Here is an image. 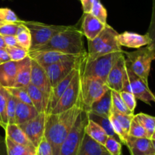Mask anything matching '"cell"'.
<instances>
[{
  "label": "cell",
  "mask_w": 155,
  "mask_h": 155,
  "mask_svg": "<svg viewBox=\"0 0 155 155\" xmlns=\"http://www.w3.org/2000/svg\"><path fill=\"white\" fill-rule=\"evenodd\" d=\"M5 137L8 138L14 142L19 144L27 146V147L35 148L30 140L25 135L24 131L17 124H8L5 128ZM36 149V148H35Z\"/></svg>",
  "instance_id": "25"
},
{
  "label": "cell",
  "mask_w": 155,
  "mask_h": 155,
  "mask_svg": "<svg viewBox=\"0 0 155 155\" xmlns=\"http://www.w3.org/2000/svg\"><path fill=\"white\" fill-rule=\"evenodd\" d=\"M39 112L32 105L27 104L20 100H17L16 109H15V119L16 124L21 125L32 119Z\"/></svg>",
  "instance_id": "24"
},
{
  "label": "cell",
  "mask_w": 155,
  "mask_h": 155,
  "mask_svg": "<svg viewBox=\"0 0 155 155\" xmlns=\"http://www.w3.org/2000/svg\"><path fill=\"white\" fill-rule=\"evenodd\" d=\"M128 135L130 136L134 137V138H148L146 131L144 129L143 126L141 125V123L139 122L135 115L132 119L131 123H130Z\"/></svg>",
  "instance_id": "34"
},
{
  "label": "cell",
  "mask_w": 155,
  "mask_h": 155,
  "mask_svg": "<svg viewBox=\"0 0 155 155\" xmlns=\"http://www.w3.org/2000/svg\"><path fill=\"white\" fill-rule=\"evenodd\" d=\"M88 120L87 112L83 107V110L77 116L72 129L61 144L59 155H78Z\"/></svg>",
  "instance_id": "6"
},
{
  "label": "cell",
  "mask_w": 155,
  "mask_h": 155,
  "mask_svg": "<svg viewBox=\"0 0 155 155\" xmlns=\"http://www.w3.org/2000/svg\"><path fill=\"white\" fill-rule=\"evenodd\" d=\"M31 58L29 56L18 62L16 82L14 88H24L30 83Z\"/></svg>",
  "instance_id": "23"
},
{
  "label": "cell",
  "mask_w": 155,
  "mask_h": 155,
  "mask_svg": "<svg viewBox=\"0 0 155 155\" xmlns=\"http://www.w3.org/2000/svg\"><path fill=\"white\" fill-rule=\"evenodd\" d=\"M0 155H7L5 145V138L0 135Z\"/></svg>",
  "instance_id": "49"
},
{
  "label": "cell",
  "mask_w": 155,
  "mask_h": 155,
  "mask_svg": "<svg viewBox=\"0 0 155 155\" xmlns=\"http://www.w3.org/2000/svg\"><path fill=\"white\" fill-rule=\"evenodd\" d=\"M22 23L30 30L31 46L29 51L34 50L48 43L54 35L68 29L70 26L47 25L36 21H25Z\"/></svg>",
  "instance_id": "7"
},
{
  "label": "cell",
  "mask_w": 155,
  "mask_h": 155,
  "mask_svg": "<svg viewBox=\"0 0 155 155\" xmlns=\"http://www.w3.org/2000/svg\"><path fill=\"white\" fill-rule=\"evenodd\" d=\"M78 155H110L104 145L85 133Z\"/></svg>",
  "instance_id": "22"
},
{
  "label": "cell",
  "mask_w": 155,
  "mask_h": 155,
  "mask_svg": "<svg viewBox=\"0 0 155 155\" xmlns=\"http://www.w3.org/2000/svg\"><path fill=\"white\" fill-rule=\"evenodd\" d=\"M104 146L110 155H121L122 153V143L115 138L108 137Z\"/></svg>",
  "instance_id": "40"
},
{
  "label": "cell",
  "mask_w": 155,
  "mask_h": 155,
  "mask_svg": "<svg viewBox=\"0 0 155 155\" xmlns=\"http://www.w3.org/2000/svg\"><path fill=\"white\" fill-rule=\"evenodd\" d=\"M6 44L5 43L4 39H3V36L0 35V49H5Z\"/></svg>",
  "instance_id": "50"
},
{
  "label": "cell",
  "mask_w": 155,
  "mask_h": 155,
  "mask_svg": "<svg viewBox=\"0 0 155 155\" xmlns=\"http://www.w3.org/2000/svg\"><path fill=\"white\" fill-rule=\"evenodd\" d=\"M15 36L20 46L29 51L31 46V36L30 30L23 24L22 21H21Z\"/></svg>",
  "instance_id": "31"
},
{
  "label": "cell",
  "mask_w": 155,
  "mask_h": 155,
  "mask_svg": "<svg viewBox=\"0 0 155 155\" xmlns=\"http://www.w3.org/2000/svg\"><path fill=\"white\" fill-rule=\"evenodd\" d=\"M83 107L80 95L77 103L68 110L58 114L46 115L44 136L51 145L52 155H59L61 144Z\"/></svg>",
  "instance_id": "1"
},
{
  "label": "cell",
  "mask_w": 155,
  "mask_h": 155,
  "mask_svg": "<svg viewBox=\"0 0 155 155\" xmlns=\"http://www.w3.org/2000/svg\"><path fill=\"white\" fill-rule=\"evenodd\" d=\"M0 21L3 23H16L19 22L20 20L12 9L0 8Z\"/></svg>",
  "instance_id": "41"
},
{
  "label": "cell",
  "mask_w": 155,
  "mask_h": 155,
  "mask_svg": "<svg viewBox=\"0 0 155 155\" xmlns=\"http://www.w3.org/2000/svg\"><path fill=\"white\" fill-rule=\"evenodd\" d=\"M46 115L45 112H39L32 119L18 125L36 148L44 137Z\"/></svg>",
  "instance_id": "10"
},
{
  "label": "cell",
  "mask_w": 155,
  "mask_h": 155,
  "mask_svg": "<svg viewBox=\"0 0 155 155\" xmlns=\"http://www.w3.org/2000/svg\"><path fill=\"white\" fill-rule=\"evenodd\" d=\"M118 33L108 24L93 40H88V59H95L103 55L121 52L122 47L117 41Z\"/></svg>",
  "instance_id": "3"
},
{
  "label": "cell",
  "mask_w": 155,
  "mask_h": 155,
  "mask_svg": "<svg viewBox=\"0 0 155 155\" xmlns=\"http://www.w3.org/2000/svg\"><path fill=\"white\" fill-rule=\"evenodd\" d=\"M148 155H155V153H151V154H148Z\"/></svg>",
  "instance_id": "52"
},
{
  "label": "cell",
  "mask_w": 155,
  "mask_h": 155,
  "mask_svg": "<svg viewBox=\"0 0 155 155\" xmlns=\"http://www.w3.org/2000/svg\"><path fill=\"white\" fill-rule=\"evenodd\" d=\"M36 155H52L51 145L45 136L36 147Z\"/></svg>",
  "instance_id": "45"
},
{
  "label": "cell",
  "mask_w": 155,
  "mask_h": 155,
  "mask_svg": "<svg viewBox=\"0 0 155 155\" xmlns=\"http://www.w3.org/2000/svg\"><path fill=\"white\" fill-rule=\"evenodd\" d=\"M17 100H18V99H17L16 97H15L14 96H12V94H10L8 92L7 107H6L8 125L16 124V119H15V109H16Z\"/></svg>",
  "instance_id": "36"
},
{
  "label": "cell",
  "mask_w": 155,
  "mask_h": 155,
  "mask_svg": "<svg viewBox=\"0 0 155 155\" xmlns=\"http://www.w3.org/2000/svg\"><path fill=\"white\" fill-rule=\"evenodd\" d=\"M109 119H110V123H111V126L113 127L114 131L117 135V136L119 137L120 140V142L122 144H126V141H127V138L129 135L128 134L124 131V129H123L120 124L118 122L117 120L113 115H110V117H109Z\"/></svg>",
  "instance_id": "42"
},
{
  "label": "cell",
  "mask_w": 155,
  "mask_h": 155,
  "mask_svg": "<svg viewBox=\"0 0 155 155\" xmlns=\"http://www.w3.org/2000/svg\"><path fill=\"white\" fill-rule=\"evenodd\" d=\"M86 112H87V115L89 119L92 120L94 122L97 123L98 126H101L103 129V130L107 134V136L115 138V139L117 140V141H119L120 142V140L119 137L117 136V135L114 131L113 127H112L111 123H110L109 118L101 116V115L94 113V112H91V111H86Z\"/></svg>",
  "instance_id": "27"
},
{
  "label": "cell",
  "mask_w": 155,
  "mask_h": 155,
  "mask_svg": "<svg viewBox=\"0 0 155 155\" xmlns=\"http://www.w3.org/2000/svg\"><path fill=\"white\" fill-rule=\"evenodd\" d=\"M21 23H5L2 25L0 26V35L4 36H15L18 31V27Z\"/></svg>",
  "instance_id": "43"
},
{
  "label": "cell",
  "mask_w": 155,
  "mask_h": 155,
  "mask_svg": "<svg viewBox=\"0 0 155 155\" xmlns=\"http://www.w3.org/2000/svg\"><path fill=\"white\" fill-rule=\"evenodd\" d=\"M0 64H2V63H1V62H0Z\"/></svg>",
  "instance_id": "53"
},
{
  "label": "cell",
  "mask_w": 155,
  "mask_h": 155,
  "mask_svg": "<svg viewBox=\"0 0 155 155\" xmlns=\"http://www.w3.org/2000/svg\"><path fill=\"white\" fill-rule=\"evenodd\" d=\"M110 115H113V116L117 120L118 122L120 124V126H122L123 129H124V131L128 134L129 129H130V123H131V121L132 119H133L135 114H132V115H127V114L120 112L119 111L116 110V109H114V108L112 107L111 113H110Z\"/></svg>",
  "instance_id": "35"
},
{
  "label": "cell",
  "mask_w": 155,
  "mask_h": 155,
  "mask_svg": "<svg viewBox=\"0 0 155 155\" xmlns=\"http://www.w3.org/2000/svg\"><path fill=\"white\" fill-rule=\"evenodd\" d=\"M7 96L8 91L5 88L0 86V126L5 129L8 126L7 112Z\"/></svg>",
  "instance_id": "32"
},
{
  "label": "cell",
  "mask_w": 155,
  "mask_h": 155,
  "mask_svg": "<svg viewBox=\"0 0 155 155\" xmlns=\"http://www.w3.org/2000/svg\"><path fill=\"white\" fill-rule=\"evenodd\" d=\"M81 62H80V66L76 72L75 75L71 80V83L69 84L68 88L64 91L62 95L58 100L54 107L49 112L50 114H58L62 112H64L72 107L77 103L80 95V77H81L80 66H81Z\"/></svg>",
  "instance_id": "9"
},
{
  "label": "cell",
  "mask_w": 155,
  "mask_h": 155,
  "mask_svg": "<svg viewBox=\"0 0 155 155\" xmlns=\"http://www.w3.org/2000/svg\"><path fill=\"white\" fill-rule=\"evenodd\" d=\"M87 54V53H86ZM86 55V54H83ZM83 55H71L58 51L47 50V51H28V56L32 59L42 65L46 67L48 65L66 60H72L80 58Z\"/></svg>",
  "instance_id": "13"
},
{
  "label": "cell",
  "mask_w": 155,
  "mask_h": 155,
  "mask_svg": "<svg viewBox=\"0 0 155 155\" xmlns=\"http://www.w3.org/2000/svg\"><path fill=\"white\" fill-rule=\"evenodd\" d=\"M85 133L102 145H104L106 140L108 138L102 128L90 119L88 120L87 124L85 127Z\"/></svg>",
  "instance_id": "28"
},
{
  "label": "cell",
  "mask_w": 155,
  "mask_h": 155,
  "mask_svg": "<svg viewBox=\"0 0 155 155\" xmlns=\"http://www.w3.org/2000/svg\"><path fill=\"white\" fill-rule=\"evenodd\" d=\"M124 54L126 55V63L130 69L148 83L151 63L155 59L154 42L131 53L124 52Z\"/></svg>",
  "instance_id": "5"
},
{
  "label": "cell",
  "mask_w": 155,
  "mask_h": 155,
  "mask_svg": "<svg viewBox=\"0 0 155 155\" xmlns=\"http://www.w3.org/2000/svg\"><path fill=\"white\" fill-rule=\"evenodd\" d=\"M136 117L139 120L144 129L148 134L149 139L155 140V118L152 115H149L145 113L136 114Z\"/></svg>",
  "instance_id": "30"
},
{
  "label": "cell",
  "mask_w": 155,
  "mask_h": 155,
  "mask_svg": "<svg viewBox=\"0 0 155 155\" xmlns=\"http://www.w3.org/2000/svg\"><path fill=\"white\" fill-rule=\"evenodd\" d=\"M35 155H36V154H35Z\"/></svg>",
  "instance_id": "54"
},
{
  "label": "cell",
  "mask_w": 155,
  "mask_h": 155,
  "mask_svg": "<svg viewBox=\"0 0 155 155\" xmlns=\"http://www.w3.org/2000/svg\"><path fill=\"white\" fill-rule=\"evenodd\" d=\"M8 61H11V59L5 49H0V62L1 63H4V62H8Z\"/></svg>",
  "instance_id": "48"
},
{
  "label": "cell",
  "mask_w": 155,
  "mask_h": 155,
  "mask_svg": "<svg viewBox=\"0 0 155 155\" xmlns=\"http://www.w3.org/2000/svg\"><path fill=\"white\" fill-rule=\"evenodd\" d=\"M107 24L101 22L90 13L84 14L82 28L83 34L86 36L88 40H93L103 30Z\"/></svg>",
  "instance_id": "20"
},
{
  "label": "cell",
  "mask_w": 155,
  "mask_h": 155,
  "mask_svg": "<svg viewBox=\"0 0 155 155\" xmlns=\"http://www.w3.org/2000/svg\"><path fill=\"white\" fill-rule=\"evenodd\" d=\"M5 89L7 90L9 94L16 97L18 100L33 106L31 100H30V96H29L28 92H27L25 88H5Z\"/></svg>",
  "instance_id": "39"
},
{
  "label": "cell",
  "mask_w": 155,
  "mask_h": 155,
  "mask_svg": "<svg viewBox=\"0 0 155 155\" xmlns=\"http://www.w3.org/2000/svg\"><path fill=\"white\" fill-rule=\"evenodd\" d=\"M131 155H148L155 153V140L145 138H134L128 135L126 144Z\"/></svg>",
  "instance_id": "16"
},
{
  "label": "cell",
  "mask_w": 155,
  "mask_h": 155,
  "mask_svg": "<svg viewBox=\"0 0 155 155\" xmlns=\"http://www.w3.org/2000/svg\"><path fill=\"white\" fill-rule=\"evenodd\" d=\"M117 38L121 46L133 49H139L153 43V40L149 34L142 35L133 32L126 31L118 33Z\"/></svg>",
  "instance_id": "18"
},
{
  "label": "cell",
  "mask_w": 155,
  "mask_h": 155,
  "mask_svg": "<svg viewBox=\"0 0 155 155\" xmlns=\"http://www.w3.org/2000/svg\"><path fill=\"white\" fill-rule=\"evenodd\" d=\"M6 46H16L21 47L17 41L16 36H3Z\"/></svg>",
  "instance_id": "46"
},
{
  "label": "cell",
  "mask_w": 155,
  "mask_h": 155,
  "mask_svg": "<svg viewBox=\"0 0 155 155\" xmlns=\"http://www.w3.org/2000/svg\"><path fill=\"white\" fill-rule=\"evenodd\" d=\"M5 50L10 57L11 61L14 62H19L28 56V50L22 47L6 46Z\"/></svg>",
  "instance_id": "38"
},
{
  "label": "cell",
  "mask_w": 155,
  "mask_h": 155,
  "mask_svg": "<svg viewBox=\"0 0 155 155\" xmlns=\"http://www.w3.org/2000/svg\"><path fill=\"white\" fill-rule=\"evenodd\" d=\"M124 54V51L103 55L95 59L83 58L80 66L81 75L83 77L99 79L106 84L107 74L117 59Z\"/></svg>",
  "instance_id": "4"
},
{
  "label": "cell",
  "mask_w": 155,
  "mask_h": 155,
  "mask_svg": "<svg viewBox=\"0 0 155 155\" xmlns=\"http://www.w3.org/2000/svg\"><path fill=\"white\" fill-rule=\"evenodd\" d=\"M82 30L75 26H70L68 29L54 35L48 43L31 51L52 50L71 55L86 54Z\"/></svg>",
  "instance_id": "2"
},
{
  "label": "cell",
  "mask_w": 155,
  "mask_h": 155,
  "mask_svg": "<svg viewBox=\"0 0 155 155\" xmlns=\"http://www.w3.org/2000/svg\"><path fill=\"white\" fill-rule=\"evenodd\" d=\"M5 145L7 155H35L36 149L14 142L5 137Z\"/></svg>",
  "instance_id": "29"
},
{
  "label": "cell",
  "mask_w": 155,
  "mask_h": 155,
  "mask_svg": "<svg viewBox=\"0 0 155 155\" xmlns=\"http://www.w3.org/2000/svg\"><path fill=\"white\" fill-rule=\"evenodd\" d=\"M90 14L93 15L94 17H95L97 19L99 20L101 22L104 23V24H107V10L103 6V5L100 2L99 0H95L94 1Z\"/></svg>",
  "instance_id": "37"
},
{
  "label": "cell",
  "mask_w": 155,
  "mask_h": 155,
  "mask_svg": "<svg viewBox=\"0 0 155 155\" xmlns=\"http://www.w3.org/2000/svg\"><path fill=\"white\" fill-rule=\"evenodd\" d=\"M86 55L80 56L78 59L62 61V62H57V63L44 67L47 76L48 78V80H49L51 88L54 85L57 84L64 78L66 77L73 69H74L77 66L82 58L86 56Z\"/></svg>",
  "instance_id": "11"
},
{
  "label": "cell",
  "mask_w": 155,
  "mask_h": 155,
  "mask_svg": "<svg viewBox=\"0 0 155 155\" xmlns=\"http://www.w3.org/2000/svg\"><path fill=\"white\" fill-rule=\"evenodd\" d=\"M111 90L108 89L98 100L94 102L86 111H91L101 116L109 118L111 113Z\"/></svg>",
  "instance_id": "21"
},
{
  "label": "cell",
  "mask_w": 155,
  "mask_h": 155,
  "mask_svg": "<svg viewBox=\"0 0 155 155\" xmlns=\"http://www.w3.org/2000/svg\"><path fill=\"white\" fill-rule=\"evenodd\" d=\"M127 75L130 81L131 92L135 97L142 100L144 103L150 104L151 102H154L155 97L150 90L148 82L145 81L139 76L135 74L126 63Z\"/></svg>",
  "instance_id": "12"
},
{
  "label": "cell",
  "mask_w": 155,
  "mask_h": 155,
  "mask_svg": "<svg viewBox=\"0 0 155 155\" xmlns=\"http://www.w3.org/2000/svg\"><path fill=\"white\" fill-rule=\"evenodd\" d=\"M37 88L43 94L45 98V103L47 104L51 87L49 80L47 76L44 67L39 65L38 62L31 59V74H30V83ZM46 109V107H45Z\"/></svg>",
  "instance_id": "14"
},
{
  "label": "cell",
  "mask_w": 155,
  "mask_h": 155,
  "mask_svg": "<svg viewBox=\"0 0 155 155\" xmlns=\"http://www.w3.org/2000/svg\"><path fill=\"white\" fill-rule=\"evenodd\" d=\"M111 100H112V107L116 110L119 111L120 112L127 114V115H132L134 112H131L128 109L126 104L124 103L122 97H121L120 92L111 90Z\"/></svg>",
  "instance_id": "33"
},
{
  "label": "cell",
  "mask_w": 155,
  "mask_h": 155,
  "mask_svg": "<svg viewBox=\"0 0 155 155\" xmlns=\"http://www.w3.org/2000/svg\"><path fill=\"white\" fill-rule=\"evenodd\" d=\"M24 88L28 92L32 104L36 108V110L39 112H45L46 103H45V98L43 94L37 88L33 86L31 84H29L27 86L24 87Z\"/></svg>",
  "instance_id": "26"
},
{
  "label": "cell",
  "mask_w": 155,
  "mask_h": 155,
  "mask_svg": "<svg viewBox=\"0 0 155 155\" xmlns=\"http://www.w3.org/2000/svg\"><path fill=\"white\" fill-rule=\"evenodd\" d=\"M120 94L121 97H122L126 106L128 107V109L131 112H134V110L136 106V97L133 95V94L130 92H126V91H120Z\"/></svg>",
  "instance_id": "44"
},
{
  "label": "cell",
  "mask_w": 155,
  "mask_h": 155,
  "mask_svg": "<svg viewBox=\"0 0 155 155\" xmlns=\"http://www.w3.org/2000/svg\"><path fill=\"white\" fill-rule=\"evenodd\" d=\"M126 73L125 55L123 54L117 59L107 74L106 85L113 91L120 92L122 89L123 79Z\"/></svg>",
  "instance_id": "15"
},
{
  "label": "cell",
  "mask_w": 155,
  "mask_h": 155,
  "mask_svg": "<svg viewBox=\"0 0 155 155\" xmlns=\"http://www.w3.org/2000/svg\"><path fill=\"white\" fill-rule=\"evenodd\" d=\"M81 72V71H80ZM109 88L102 81L93 78L80 77V97L83 106L88 110L91 105L100 98Z\"/></svg>",
  "instance_id": "8"
},
{
  "label": "cell",
  "mask_w": 155,
  "mask_h": 155,
  "mask_svg": "<svg viewBox=\"0 0 155 155\" xmlns=\"http://www.w3.org/2000/svg\"><path fill=\"white\" fill-rule=\"evenodd\" d=\"M3 24H5V23H3V22H1V21H0V26H1V25H2Z\"/></svg>",
  "instance_id": "51"
},
{
  "label": "cell",
  "mask_w": 155,
  "mask_h": 155,
  "mask_svg": "<svg viewBox=\"0 0 155 155\" xmlns=\"http://www.w3.org/2000/svg\"><path fill=\"white\" fill-rule=\"evenodd\" d=\"M83 6V10L84 14L90 13L92 9V5H93L95 0H80Z\"/></svg>",
  "instance_id": "47"
},
{
  "label": "cell",
  "mask_w": 155,
  "mask_h": 155,
  "mask_svg": "<svg viewBox=\"0 0 155 155\" xmlns=\"http://www.w3.org/2000/svg\"><path fill=\"white\" fill-rule=\"evenodd\" d=\"M87 55V54H86ZM83 56L81 59V60L80 61L79 64L77 65V66L74 69H73L66 77L64 78L62 80H61L56 85H54L52 88H51V93H50V96L48 97V102H47L46 104V109H45V113L48 114L51 112V109L54 107V106L57 103L58 100H59V98L61 97V96L62 95V94L64 93V91L66 90V88H68V86L69 85V84L71 83V80L73 79L74 76L75 75L76 72H77V69H78L79 66H80V64L81 62L82 59L84 58Z\"/></svg>",
  "instance_id": "17"
},
{
  "label": "cell",
  "mask_w": 155,
  "mask_h": 155,
  "mask_svg": "<svg viewBox=\"0 0 155 155\" xmlns=\"http://www.w3.org/2000/svg\"><path fill=\"white\" fill-rule=\"evenodd\" d=\"M18 62L8 61L0 64V86L14 88L16 82Z\"/></svg>",
  "instance_id": "19"
}]
</instances>
